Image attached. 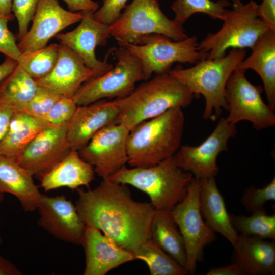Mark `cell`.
I'll use <instances>...</instances> for the list:
<instances>
[{
  "instance_id": "cell-1",
  "label": "cell",
  "mask_w": 275,
  "mask_h": 275,
  "mask_svg": "<svg viewBox=\"0 0 275 275\" xmlns=\"http://www.w3.org/2000/svg\"><path fill=\"white\" fill-rule=\"evenodd\" d=\"M76 189L75 205L85 225L98 229L132 253L150 238L155 210L150 203L135 201L127 185L106 179L93 189Z\"/></svg>"
},
{
  "instance_id": "cell-2",
  "label": "cell",
  "mask_w": 275,
  "mask_h": 275,
  "mask_svg": "<svg viewBox=\"0 0 275 275\" xmlns=\"http://www.w3.org/2000/svg\"><path fill=\"white\" fill-rule=\"evenodd\" d=\"M194 97L185 85L169 72L156 74L127 96L115 99L120 108L117 123L130 130L171 108L188 106Z\"/></svg>"
},
{
  "instance_id": "cell-3",
  "label": "cell",
  "mask_w": 275,
  "mask_h": 275,
  "mask_svg": "<svg viewBox=\"0 0 275 275\" xmlns=\"http://www.w3.org/2000/svg\"><path fill=\"white\" fill-rule=\"evenodd\" d=\"M182 109L171 108L130 130L127 147L130 166H151L174 155L181 145L185 124Z\"/></svg>"
},
{
  "instance_id": "cell-4",
  "label": "cell",
  "mask_w": 275,
  "mask_h": 275,
  "mask_svg": "<svg viewBox=\"0 0 275 275\" xmlns=\"http://www.w3.org/2000/svg\"><path fill=\"white\" fill-rule=\"evenodd\" d=\"M193 178L178 167L172 156L151 166H124L108 179L145 193L155 210L171 211L185 198Z\"/></svg>"
},
{
  "instance_id": "cell-5",
  "label": "cell",
  "mask_w": 275,
  "mask_h": 275,
  "mask_svg": "<svg viewBox=\"0 0 275 275\" xmlns=\"http://www.w3.org/2000/svg\"><path fill=\"white\" fill-rule=\"evenodd\" d=\"M245 55V49L233 48L228 54L220 58L199 61L189 68L177 65L168 72L185 85L195 96L202 95L204 97L203 118L214 120L221 115L223 109L228 111L226 84Z\"/></svg>"
},
{
  "instance_id": "cell-6",
  "label": "cell",
  "mask_w": 275,
  "mask_h": 275,
  "mask_svg": "<svg viewBox=\"0 0 275 275\" xmlns=\"http://www.w3.org/2000/svg\"><path fill=\"white\" fill-rule=\"evenodd\" d=\"M258 6L252 0L245 4L241 0H232V9L226 12L220 29L208 33L199 43V49L212 59L224 56L230 48H251L271 29L259 17Z\"/></svg>"
},
{
  "instance_id": "cell-7",
  "label": "cell",
  "mask_w": 275,
  "mask_h": 275,
  "mask_svg": "<svg viewBox=\"0 0 275 275\" xmlns=\"http://www.w3.org/2000/svg\"><path fill=\"white\" fill-rule=\"evenodd\" d=\"M196 36L172 41L161 34H151L142 37L134 44L121 43L140 61L143 80L149 79L153 73L168 72L175 63L194 64L208 58V53L199 49Z\"/></svg>"
},
{
  "instance_id": "cell-8",
  "label": "cell",
  "mask_w": 275,
  "mask_h": 275,
  "mask_svg": "<svg viewBox=\"0 0 275 275\" xmlns=\"http://www.w3.org/2000/svg\"><path fill=\"white\" fill-rule=\"evenodd\" d=\"M111 36L121 43L136 44L146 35H163L174 41L188 36L183 25L168 18L157 0H133L110 25Z\"/></svg>"
},
{
  "instance_id": "cell-9",
  "label": "cell",
  "mask_w": 275,
  "mask_h": 275,
  "mask_svg": "<svg viewBox=\"0 0 275 275\" xmlns=\"http://www.w3.org/2000/svg\"><path fill=\"white\" fill-rule=\"evenodd\" d=\"M113 51L117 59L115 66L81 85L73 97L77 106L105 98L124 97L133 91L136 82L143 80L141 63L136 57L121 46Z\"/></svg>"
},
{
  "instance_id": "cell-10",
  "label": "cell",
  "mask_w": 275,
  "mask_h": 275,
  "mask_svg": "<svg viewBox=\"0 0 275 275\" xmlns=\"http://www.w3.org/2000/svg\"><path fill=\"white\" fill-rule=\"evenodd\" d=\"M200 180L193 178L185 198L171 211L184 239L187 257L186 270L194 274L203 250L216 240L215 233L206 224L199 207Z\"/></svg>"
},
{
  "instance_id": "cell-11",
  "label": "cell",
  "mask_w": 275,
  "mask_h": 275,
  "mask_svg": "<svg viewBox=\"0 0 275 275\" xmlns=\"http://www.w3.org/2000/svg\"><path fill=\"white\" fill-rule=\"evenodd\" d=\"M245 72L237 67L227 81L225 99L229 114L226 120L234 125L241 121H249L256 130L273 126L274 111L264 102L261 97L263 88L251 83Z\"/></svg>"
},
{
  "instance_id": "cell-12",
  "label": "cell",
  "mask_w": 275,
  "mask_h": 275,
  "mask_svg": "<svg viewBox=\"0 0 275 275\" xmlns=\"http://www.w3.org/2000/svg\"><path fill=\"white\" fill-rule=\"evenodd\" d=\"M237 133L236 125L222 117L212 133L198 146L181 145L173 156L177 164L194 177L202 180L215 177L219 169L217 158L228 149L229 140Z\"/></svg>"
},
{
  "instance_id": "cell-13",
  "label": "cell",
  "mask_w": 275,
  "mask_h": 275,
  "mask_svg": "<svg viewBox=\"0 0 275 275\" xmlns=\"http://www.w3.org/2000/svg\"><path fill=\"white\" fill-rule=\"evenodd\" d=\"M130 130L115 123L99 130L78 151L102 179H108L128 162L127 140Z\"/></svg>"
},
{
  "instance_id": "cell-14",
  "label": "cell",
  "mask_w": 275,
  "mask_h": 275,
  "mask_svg": "<svg viewBox=\"0 0 275 275\" xmlns=\"http://www.w3.org/2000/svg\"><path fill=\"white\" fill-rule=\"evenodd\" d=\"M79 24L73 30L58 33L55 37L60 44L69 48L83 61L93 73V77L103 75L110 70L113 65L107 61L108 54L103 61L98 59L95 49L105 45L111 36L110 26L97 21L94 12L81 11Z\"/></svg>"
},
{
  "instance_id": "cell-15",
  "label": "cell",
  "mask_w": 275,
  "mask_h": 275,
  "mask_svg": "<svg viewBox=\"0 0 275 275\" xmlns=\"http://www.w3.org/2000/svg\"><path fill=\"white\" fill-rule=\"evenodd\" d=\"M68 123L42 130L28 145L17 163L40 179L72 150L67 139Z\"/></svg>"
},
{
  "instance_id": "cell-16",
  "label": "cell",
  "mask_w": 275,
  "mask_h": 275,
  "mask_svg": "<svg viewBox=\"0 0 275 275\" xmlns=\"http://www.w3.org/2000/svg\"><path fill=\"white\" fill-rule=\"evenodd\" d=\"M37 210L38 225L50 235L66 242L80 244L85 224L71 200L63 195L42 194Z\"/></svg>"
},
{
  "instance_id": "cell-17",
  "label": "cell",
  "mask_w": 275,
  "mask_h": 275,
  "mask_svg": "<svg viewBox=\"0 0 275 275\" xmlns=\"http://www.w3.org/2000/svg\"><path fill=\"white\" fill-rule=\"evenodd\" d=\"M81 18V12L66 10L58 0H40L32 26L19 41L18 46L21 53L43 48L59 32L80 22Z\"/></svg>"
},
{
  "instance_id": "cell-18",
  "label": "cell",
  "mask_w": 275,
  "mask_h": 275,
  "mask_svg": "<svg viewBox=\"0 0 275 275\" xmlns=\"http://www.w3.org/2000/svg\"><path fill=\"white\" fill-rule=\"evenodd\" d=\"M80 244L86 259L84 275H105L120 265L136 260L132 252L89 225H85Z\"/></svg>"
},
{
  "instance_id": "cell-19",
  "label": "cell",
  "mask_w": 275,
  "mask_h": 275,
  "mask_svg": "<svg viewBox=\"0 0 275 275\" xmlns=\"http://www.w3.org/2000/svg\"><path fill=\"white\" fill-rule=\"evenodd\" d=\"M120 108L116 100L101 99L77 106L68 123L67 139L72 150L78 151L103 128L117 123Z\"/></svg>"
},
{
  "instance_id": "cell-20",
  "label": "cell",
  "mask_w": 275,
  "mask_h": 275,
  "mask_svg": "<svg viewBox=\"0 0 275 275\" xmlns=\"http://www.w3.org/2000/svg\"><path fill=\"white\" fill-rule=\"evenodd\" d=\"M93 76L92 71L74 51L60 44L58 60L52 70L45 77L35 80L38 86L61 96L73 98L81 85Z\"/></svg>"
},
{
  "instance_id": "cell-21",
  "label": "cell",
  "mask_w": 275,
  "mask_h": 275,
  "mask_svg": "<svg viewBox=\"0 0 275 275\" xmlns=\"http://www.w3.org/2000/svg\"><path fill=\"white\" fill-rule=\"evenodd\" d=\"M233 248L231 263L236 265L243 275L274 274V240L239 234Z\"/></svg>"
},
{
  "instance_id": "cell-22",
  "label": "cell",
  "mask_w": 275,
  "mask_h": 275,
  "mask_svg": "<svg viewBox=\"0 0 275 275\" xmlns=\"http://www.w3.org/2000/svg\"><path fill=\"white\" fill-rule=\"evenodd\" d=\"M200 181L199 203L203 218L212 231L221 234L234 246L239 234L231 223L225 200L218 188L215 177Z\"/></svg>"
},
{
  "instance_id": "cell-23",
  "label": "cell",
  "mask_w": 275,
  "mask_h": 275,
  "mask_svg": "<svg viewBox=\"0 0 275 275\" xmlns=\"http://www.w3.org/2000/svg\"><path fill=\"white\" fill-rule=\"evenodd\" d=\"M33 177L18 163L0 154V193L15 196L26 212L37 210L42 195Z\"/></svg>"
},
{
  "instance_id": "cell-24",
  "label": "cell",
  "mask_w": 275,
  "mask_h": 275,
  "mask_svg": "<svg viewBox=\"0 0 275 275\" xmlns=\"http://www.w3.org/2000/svg\"><path fill=\"white\" fill-rule=\"evenodd\" d=\"M252 52L238 68L252 69L263 84L268 105L275 109V30L269 29L262 35L251 48Z\"/></svg>"
},
{
  "instance_id": "cell-25",
  "label": "cell",
  "mask_w": 275,
  "mask_h": 275,
  "mask_svg": "<svg viewBox=\"0 0 275 275\" xmlns=\"http://www.w3.org/2000/svg\"><path fill=\"white\" fill-rule=\"evenodd\" d=\"M95 171L92 166L84 160L76 150L68 155L41 177L40 186L45 191L61 187L77 189L89 187L94 180Z\"/></svg>"
},
{
  "instance_id": "cell-26",
  "label": "cell",
  "mask_w": 275,
  "mask_h": 275,
  "mask_svg": "<svg viewBox=\"0 0 275 275\" xmlns=\"http://www.w3.org/2000/svg\"><path fill=\"white\" fill-rule=\"evenodd\" d=\"M51 125L44 119L15 111L0 142V154L17 162L24 151L42 130Z\"/></svg>"
},
{
  "instance_id": "cell-27",
  "label": "cell",
  "mask_w": 275,
  "mask_h": 275,
  "mask_svg": "<svg viewBox=\"0 0 275 275\" xmlns=\"http://www.w3.org/2000/svg\"><path fill=\"white\" fill-rule=\"evenodd\" d=\"M150 238L186 270L185 243L171 211L155 210L150 226Z\"/></svg>"
},
{
  "instance_id": "cell-28",
  "label": "cell",
  "mask_w": 275,
  "mask_h": 275,
  "mask_svg": "<svg viewBox=\"0 0 275 275\" xmlns=\"http://www.w3.org/2000/svg\"><path fill=\"white\" fill-rule=\"evenodd\" d=\"M38 86L18 64L0 83V105L21 112L35 95Z\"/></svg>"
},
{
  "instance_id": "cell-29",
  "label": "cell",
  "mask_w": 275,
  "mask_h": 275,
  "mask_svg": "<svg viewBox=\"0 0 275 275\" xmlns=\"http://www.w3.org/2000/svg\"><path fill=\"white\" fill-rule=\"evenodd\" d=\"M135 259L144 261L151 275H185L187 270L157 245L151 238L133 252Z\"/></svg>"
},
{
  "instance_id": "cell-30",
  "label": "cell",
  "mask_w": 275,
  "mask_h": 275,
  "mask_svg": "<svg viewBox=\"0 0 275 275\" xmlns=\"http://www.w3.org/2000/svg\"><path fill=\"white\" fill-rule=\"evenodd\" d=\"M59 47L60 44L52 43L36 50L21 53L18 63L35 80L42 78L55 66Z\"/></svg>"
},
{
  "instance_id": "cell-31",
  "label": "cell",
  "mask_w": 275,
  "mask_h": 275,
  "mask_svg": "<svg viewBox=\"0 0 275 275\" xmlns=\"http://www.w3.org/2000/svg\"><path fill=\"white\" fill-rule=\"evenodd\" d=\"M231 223L240 234L262 239L275 240V215L266 211L252 213L250 216L229 214Z\"/></svg>"
},
{
  "instance_id": "cell-32",
  "label": "cell",
  "mask_w": 275,
  "mask_h": 275,
  "mask_svg": "<svg viewBox=\"0 0 275 275\" xmlns=\"http://www.w3.org/2000/svg\"><path fill=\"white\" fill-rule=\"evenodd\" d=\"M230 5L228 0H175L171 7L175 14L173 20L183 25L196 13H204L213 19L223 20L227 11L226 8Z\"/></svg>"
},
{
  "instance_id": "cell-33",
  "label": "cell",
  "mask_w": 275,
  "mask_h": 275,
  "mask_svg": "<svg viewBox=\"0 0 275 275\" xmlns=\"http://www.w3.org/2000/svg\"><path fill=\"white\" fill-rule=\"evenodd\" d=\"M275 200V179L262 188L251 186L245 189L240 199L241 204L251 213L266 211L265 203Z\"/></svg>"
},
{
  "instance_id": "cell-34",
  "label": "cell",
  "mask_w": 275,
  "mask_h": 275,
  "mask_svg": "<svg viewBox=\"0 0 275 275\" xmlns=\"http://www.w3.org/2000/svg\"><path fill=\"white\" fill-rule=\"evenodd\" d=\"M61 97L51 90L38 86L35 95L21 112L42 118Z\"/></svg>"
},
{
  "instance_id": "cell-35",
  "label": "cell",
  "mask_w": 275,
  "mask_h": 275,
  "mask_svg": "<svg viewBox=\"0 0 275 275\" xmlns=\"http://www.w3.org/2000/svg\"><path fill=\"white\" fill-rule=\"evenodd\" d=\"M40 0H13L12 9L18 22L17 39H23L28 31Z\"/></svg>"
},
{
  "instance_id": "cell-36",
  "label": "cell",
  "mask_w": 275,
  "mask_h": 275,
  "mask_svg": "<svg viewBox=\"0 0 275 275\" xmlns=\"http://www.w3.org/2000/svg\"><path fill=\"white\" fill-rule=\"evenodd\" d=\"M77 107L73 98L61 96L42 119L51 125L68 122Z\"/></svg>"
},
{
  "instance_id": "cell-37",
  "label": "cell",
  "mask_w": 275,
  "mask_h": 275,
  "mask_svg": "<svg viewBox=\"0 0 275 275\" xmlns=\"http://www.w3.org/2000/svg\"><path fill=\"white\" fill-rule=\"evenodd\" d=\"M12 20L9 17L0 15V52L18 62L21 52L16 42L15 36L8 27V21Z\"/></svg>"
},
{
  "instance_id": "cell-38",
  "label": "cell",
  "mask_w": 275,
  "mask_h": 275,
  "mask_svg": "<svg viewBox=\"0 0 275 275\" xmlns=\"http://www.w3.org/2000/svg\"><path fill=\"white\" fill-rule=\"evenodd\" d=\"M128 1L103 0L102 6L93 13V17L97 21L110 26L118 18Z\"/></svg>"
},
{
  "instance_id": "cell-39",
  "label": "cell",
  "mask_w": 275,
  "mask_h": 275,
  "mask_svg": "<svg viewBox=\"0 0 275 275\" xmlns=\"http://www.w3.org/2000/svg\"><path fill=\"white\" fill-rule=\"evenodd\" d=\"M258 11L259 17L270 28L275 30V0H263Z\"/></svg>"
},
{
  "instance_id": "cell-40",
  "label": "cell",
  "mask_w": 275,
  "mask_h": 275,
  "mask_svg": "<svg viewBox=\"0 0 275 275\" xmlns=\"http://www.w3.org/2000/svg\"><path fill=\"white\" fill-rule=\"evenodd\" d=\"M69 11L72 12L81 11L96 12L99 9L97 3L92 0H63Z\"/></svg>"
},
{
  "instance_id": "cell-41",
  "label": "cell",
  "mask_w": 275,
  "mask_h": 275,
  "mask_svg": "<svg viewBox=\"0 0 275 275\" xmlns=\"http://www.w3.org/2000/svg\"><path fill=\"white\" fill-rule=\"evenodd\" d=\"M15 111L0 105V142L5 136Z\"/></svg>"
},
{
  "instance_id": "cell-42",
  "label": "cell",
  "mask_w": 275,
  "mask_h": 275,
  "mask_svg": "<svg viewBox=\"0 0 275 275\" xmlns=\"http://www.w3.org/2000/svg\"><path fill=\"white\" fill-rule=\"evenodd\" d=\"M207 275H243L241 270L235 264L211 268Z\"/></svg>"
},
{
  "instance_id": "cell-43",
  "label": "cell",
  "mask_w": 275,
  "mask_h": 275,
  "mask_svg": "<svg viewBox=\"0 0 275 275\" xmlns=\"http://www.w3.org/2000/svg\"><path fill=\"white\" fill-rule=\"evenodd\" d=\"M23 273L12 262L0 256V275H22Z\"/></svg>"
},
{
  "instance_id": "cell-44",
  "label": "cell",
  "mask_w": 275,
  "mask_h": 275,
  "mask_svg": "<svg viewBox=\"0 0 275 275\" xmlns=\"http://www.w3.org/2000/svg\"><path fill=\"white\" fill-rule=\"evenodd\" d=\"M18 62L6 57L3 63L0 64V83L15 69Z\"/></svg>"
},
{
  "instance_id": "cell-45",
  "label": "cell",
  "mask_w": 275,
  "mask_h": 275,
  "mask_svg": "<svg viewBox=\"0 0 275 275\" xmlns=\"http://www.w3.org/2000/svg\"><path fill=\"white\" fill-rule=\"evenodd\" d=\"M12 1L0 0V15L14 19V16L12 13Z\"/></svg>"
},
{
  "instance_id": "cell-46",
  "label": "cell",
  "mask_w": 275,
  "mask_h": 275,
  "mask_svg": "<svg viewBox=\"0 0 275 275\" xmlns=\"http://www.w3.org/2000/svg\"><path fill=\"white\" fill-rule=\"evenodd\" d=\"M4 194H2V193H0V203L3 200V198H4ZM2 241H3V240H2V238L0 235V246L2 243Z\"/></svg>"
}]
</instances>
